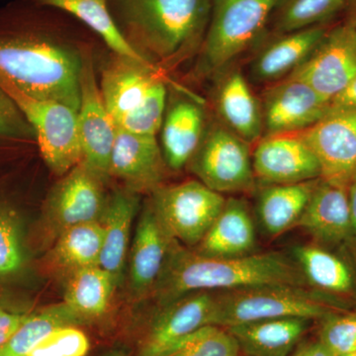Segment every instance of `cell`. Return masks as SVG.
<instances>
[{"label":"cell","mask_w":356,"mask_h":356,"mask_svg":"<svg viewBox=\"0 0 356 356\" xmlns=\"http://www.w3.org/2000/svg\"><path fill=\"white\" fill-rule=\"evenodd\" d=\"M37 9L24 2L0 10V86L77 111L83 44L58 34Z\"/></svg>","instance_id":"obj_1"},{"label":"cell","mask_w":356,"mask_h":356,"mask_svg":"<svg viewBox=\"0 0 356 356\" xmlns=\"http://www.w3.org/2000/svg\"><path fill=\"white\" fill-rule=\"evenodd\" d=\"M264 286L312 288L296 262L278 252L212 257L173 238L153 289L163 306L194 292H222Z\"/></svg>","instance_id":"obj_2"},{"label":"cell","mask_w":356,"mask_h":356,"mask_svg":"<svg viewBox=\"0 0 356 356\" xmlns=\"http://www.w3.org/2000/svg\"><path fill=\"white\" fill-rule=\"evenodd\" d=\"M211 7L212 0H109L115 22L131 46L149 62V57L170 67L200 50Z\"/></svg>","instance_id":"obj_3"},{"label":"cell","mask_w":356,"mask_h":356,"mask_svg":"<svg viewBox=\"0 0 356 356\" xmlns=\"http://www.w3.org/2000/svg\"><path fill=\"white\" fill-rule=\"evenodd\" d=\"M215 294L213 325L222 327L284 318L323 320L336 312L348 311L350 306L308 287H254Z\"/></svg>","instance_id":"obj_4"},{"label":"cell","mask_w":356,"mask_h":356,"mask_svg":"<svg viewBox=\"0 0 356 356\" xmlns=\"http://www.w3.org/2000/svg\"><path fill=\"white\" fill-rule=\"evenodd\" d=\"M281 1L212 0L198 72L207 76L228 67L261 36Z\"/></svg>","instance_id":"obj_5"},{"label":"cell","mask_w":356,"mask_h":356,"mask_svg":"<svg viewBox=\"0 0 356 356\" xmlns=\"http://www.w3.org/2000/svg\"><path fill=\"white\" fill-rule=\"evenodd\" d=\"M10 96L34 130L44 163L56 175H67L83 161L77 111L62 103L37 99L0 86Z\"/></svg>","instance_id":"obj_6"},{"label":"cell","mask_w":356,"mask_h":356,"mask_svg":"<svg viewBox=\"0 0 356 356\" xmlns=\"http://www.w3.org/2000/svg\"><path fill=\"white\" fill-rule=\"evenodd\" d=\"M154 210L173 238L196 247L216 220L226 199L199 180L161 185L152 192Z\"/></svg>","instance_id":"obj_7"},{"label":"cell","mask_w":356,"mask_h":356,"mask_svg":"<svg viewBox=\"0 0 356 356\" xmlns=\"http://www.w3.org/2000/svg\"><path fill=\"white\" fill-rule=\"evenodd\" d=\"M199 181L218 193H240L254 188L250 144L224 125L205 133L191 163Z\"/></svg>","instance_id":"obj_8"},{"label":"cell","mask_w":356,"mask_h":356,"mask_svg":"<svg viewBox=\"0 0 356 356\" xmlns=\"http://www.w3.org/2000/svg\"><path fill=\"white\" fill-rule=\"evenodd\" d=\"M92 50L83 44L81 72V99L77 109L83 161L103 180L110 177L109 165L116 125L111 118L96 81Z\"/></svg>","instance_id":"obj_9"},{"label":"cell","mask_w":356,"mask_h":356,"mask_svg":"<svg viewBox=\"0 0 356 356\" xmlns=\"http://www.w3.org/2000/svg\"><path fill=\"white\" fill-rule=\"evenodd\" d=\"M103 182L81 161L51 189L44 216L55 238L72 227L100 221L107 200Z\"/></svg>","instance_id":"obj_10"},{"label":"cell","mask_w":356,"mask_h":356,"mask_svg":"<svg viewBox=\"0 0 356 356\" xmlns=\"http://www.w3.org/2000/svg\"><path fill=\"white\" fill-rule=\"evenodd\" d=\"M161 307L143 341L139 356H170L194 332L214 325L216 294L191 293Z\"/></svg>","instance_id":"obj_11"},{"label":"cell","mask_w":356,"mask_h":356,"mask_svg":"<svg viewBox=\"0 0 356 356\" xmlns=\"http://www.w3.org/2000/svg\"><path fill=\"white\" fill-rule=\"evenodd\" d=\"M356 76V33L344 21L330 28L308 60L289 76L331 102Z\"/></svg>","instance_id":"obj_12"},{"label":"cell","mask_w":356,"mask_h":356,"mask_svg":"<svg viewBox=\"0 0 356 356\" xmlns=\"http://www.w3.org/2000/svg\"><path fill=\"white\" fill-rule=\"evenodd\" d=\"M296 135L317 156L322 179L350 186L356 177V110L327 115Z\"/></svg>","instance_id":"obj_13"},{"label":"cell","mask_w":356,"mask_h":356,"mask_svg":"<svg viewBox=\"0 0 356 356\" xmlns=\"http://www.w3.org/2000/svg\"><path fill=\"white\" fill-rule=\"evenodd\" d=\"M261 106L266 136L302 132L330 111L329 100L309 84L291 76L267 89Z\"/></svg>","instance_id":"obj_14"},{"label":"cell","mask_w":356,"mask_h":356,"mask_svg":"<svg viewBox=\"0 0 356 356\" xmlns=\"http://www.w3.org/2000/svg\"><path fill=\"white\" fill-rule=\"evenodd\" d=\"M252 156L255 179L266 185L299 184L322 177L317 156L296 134L266 136Z\"/></svg>","instance_id":"obj_15"},{"label":"cell","mask_w":356,"mask_h":356,"mask_svg":"<svg viewBox=\"0 0 356 356\" xmlns=\"http://www.w3.org/2000/svg\"><path fill=\"white\" fill-rule=\"evenodd\" d=\"M165 166L156 136L131 133L116 126L110 177L123 181L128 191L152 193L163 185Z\"/></svg>","instance_id":"obj_16"},{"label":"cell","mask_w":356,"mask_h":356,"mask_svg":"<svg viewBox=\"0 0 356 356\" xmlns=\"http://www.w3.org/2000/svg\"><path fill=\"white\" fill-rule=\"evenodd\" d=\"M159 76L156 65L114 54L102 70L103 102L115 125L139 110Z\"/></svg>","instance_id":"obj_17"},{"label":"cell","mask_w":356,"mask_h":356,"mask_svg":"<svg viewBox=\"0 0 356 356\" xmlns=\"http://www.w3.org/2000/svg\"><path fill=\"white\" fill-rule=\"evenodd\" d=\"M346 185L321 178L297 226L327 245H343L353 240L350 199Z\"/></svg>","instance_id":"obj_18"},{"label":"cell","mask_w":356,"mask_h":356,"mask_svg":"<svg viewBox=\"0 0 356 356\" xmlns=\"http://www.w3.org/2000/svg\"><path fill=\"white\" fill-rule=\"evenodd\" d=\"M172 240L147 201L136 229L130 255V285L138 296L153 291Z\"/></svg>","instance_id":"obj_19"},{"label":"cell","mask_w":356,"mask_h":356,"mask_svg":"<svg viewBox=\"0 0 356 356\" xmlns=\"http://www.w3.org/2000/svg\"><path fill=\"white\" fill-rule=\"evenodd\" d=\"M329 29V25L322 24L278 35L252 60V79L264 83L286 79L308 60Z\"/></svg>","instance_id":"obj_20"},{"label":"cell","mask_w":356,"mask_h":356,"mask_svg":"<svg viewBox=\"0 0 356 356\" xmlns=\"http://www.w3.org/2000/svg\"><path fill=\"white\" fill-rule=\"evenodd\" d=\"M161 130L166 166L181 170L191 163L205 135V114L200 103L177 98L166 110Z\"/></svg>","instance_id":"obj_21"},{"label":"cell","mask_w":356,"mask_h":356,"mask_svg":"<svg viewBox=\"0 0 356 356\" xmlns=\"http://www.w3.org/2000/svg\"><path fill=\"white\" fill-rule=\"evenodd\" d=\"M138 205L137 193L119 189L107 198L100 219L104 236L99 266L111 276L115 287L123 280L131 228Z\"/></svg>","instance_id":"obj_22"},{"label":"cell","mask_w":356,"mask_h":356,"mask_svg":"<svg viewBox=\"0 0 356 356\" xmlns=\"http://www.w3.org/2000/svg\"><path fill=\"white\" fill-rule=\"evenodd\" d=\"M216 107L225 127L248 144L261 140L264 130L261 103L242 72H229L220 83Z\"/></svg>","instance_id":"obj_23"},{"label":"cell","mask_w":356,"mask_h":356,"mask_svg":"<svg viewBox=\"0 0 356 356\" xmlns=\"http://www.w3.org/2000/svg\"><path fill=\"white\" fill-rule=\"evenodd\" d=\"M255 229L250 211L242 200L229 199L208 229L195 252L212 257H238L252 254Z\"/></svg>","instance_id":"obj_24"},{"label":"cell","mask_w":356,"mask_h":356,"mask_svg":"<svg viewBox=\"0 0 356 356\" xmlns=\"http://www.w3.org/2000/svg\"><path fill=\"white\" fill-rule=\"evenodd\" d=\"M310 318H284L225 327L248 356H289L311 324Z\"/></svg>","instance_id":"obj_25"},{"label":"cell","mask_w":356,"mask_h":356,"mask_svg":"<svg viewBox=\"0 0 356 356\" xmlns=\"http://www.w3.org/2000/svg\"><path fill=\"white\" fill-rule=\"evenodd\" d=\"M294 254L312 288L346 303L356 298V273L343 257L318 245H301Z\"/></svg>","instance_id":"obj_26"},{"label":"cell","mask_w":356,"mask_h":356,"mask_svg":"<svg viewBox=\"0 0 356 356\" xmlns=\"http://www.w3.org/2000/svg\"><path fill=\"white\" fill-rule=\"evenodd\" d=\"M33 6L57 9L95 33L114 54L139 62H151L143 57L122 34L109 8V0H23Z\"/></svg>","instance_id":"obj_27"},{"label":"cell","mask_w":356,"mask_h":356,"mask_svg":"<svg viewBox=\"0 0 356 356\" xmlns=\"http://www.w3.org/2000/svg\"><path fill=\"white\" fill-rule=\"evenodd\" d=\"M320 180L266 185L259 194L257 210L268 235H280L297 225Z\"/></svg>","instance_id":"obj_28"},{"label":"cell","mask_w":356,"mask_h":356,"mask_svg":"<svg viewBox=\"0 0 356 356\" xmlns=\"http://www.w3.org/2000/svg\"><path fill=\"white\" fill-rule=\"evenodd\" d=\"M103 232L102 222H91L65 229L56 238L51 252L55 266L67 274L99 266Z\"/></svg>","instance_id":"obj_29"},{"label":"cell","mask_w":356,"mask_h":356,"mask_svg":"<svg viewBox=\"0 0 356 356\" xmlns=\"http://www.w3.org/2000/svg\"><path fill=\"white\" fill-rule=\"evenodd\" d=\"M115 288L111 276L102 267L81 269L70 274L64 302L88 321L107 311Z\"/></svg>","instance_id":"obj_30"},{"label":"cell","mask_w":356,"mask_h":356,"mask_svg":"<svg viewBox=\"0 0 356 356\" xmlns=\"http://www.w3.org/2000/svg\"><path fill=\"white\" fill-rule=\"evenodd\" d=\"M86 322L65 303L47 307L28 315L8 343L0 348V356H28L51 332L62 327H76Z\"/></svg>","instance_id":"obj_31"},{"label":"cell","mask_w":356,"mask_h":356,"mask_svg":"<svg viewBox=\"0 0 356 356\" xmlns=\"http://www.w3.org/2000/svg\"><path fill=\"white\" fill-rule=\"evenodd\" d=\"M348 0H282L274 13L277 35L327 24Z\"/></svg>","instance_id":"obj_32"},{"label":"cell","mask_w":356,"mask_h":356,"mask_svg":"<svg viewBox=\"0 0 356 356\" xmlns=\"http://www.w3.org/2000/svg\"><path fill=\"white\" fill-rule=\"evenodd\" d=\"M24 261L19 217L13 208L0 202V277L17 273Z\"/></svg>","instance_id":"obj_33"},{"label":"cell","mask_w":356,"mask_h":356,"mask_svg":"<svg viewBox=\"0 0 356 356\" xmlns=\"http://www.w3.org/2000/svg\"><path fill=\"white\" fill-rule=\"evenodd\" d=\"M241 350L235 337L218 325H206L170 356H238Z\"/></svg>","instance_id":"obj_34"},{"label":"cell","mask_w":356,"mask_h":356,"mask_svg":"<svg viewBox=\"0 0 356 356\" xmlns=\"http://www.w3.org/2000/svg\"><path fill=\"white\" fill-rule=\"evenodd\" d=\"M165 107L166 86L161 79L152 88L144 105L116 126L131 133L156 136L163 124Z\"/></svg>","instance_id":"obj_35"},{"label":"cell","mask_w":356,"mask_h":356,"mask_svg":"<svg viewBox=\"0 0 356 356\" xmlns=\"http://www.w3.org/2000/svg\"><path fill=\"white\" fill-rule=\"evenodd\" d=\"M320 341L334 356L356 351V311H341L323 318Z\"/></svg>","instance_id":"obj_36"},{"label":"cell","mask_w":356,"mask_h":356,"mask_svg":"<svg viewBox=\"0 0 356 356\" xmlns=\"http://www.w3.org/2000/svg\"><path fill=\"white\" fill-rule=\"evenodd\" d=\"M89 341L76 327H62L44 337L28 356H86Z\"/></svg>","instance_id":"obj_37"},{"label":"cell","mask_w":356,"mask_h":356,"mask_svg":"<svg viewBox=\"0 0 356 356\" xmlns=\"http://www.w3.org/2000/svg\"><path fill=\"white\" fill-rule=\"evenodd\" d=\"M36 139L34 130L10 96L0 88V140Z\"/></svg>","instance_id":"obj_38"},{"label":"cell","mask_w":356,"mask_h":356,"mask_svg":"<svg viewBox=\"0 0 356 356\" xmlns=\"http://www.w3.org/2000/svg\"><path fill=\"white\" fill-rule=\"evenodd\" d=\"M27 317V314L8 311L0 306V348L8 343Z\"/></svg>","instance_id":"obj_39"},{"label":"cell","mask_w":356,"mask_h":356,"mask_svg":"<svg viewBox=\"0 0 356 356\" xmlns=\"http://www.w3.org/2000/svg\"><path fill=\"white\" fill-rule=\"evenodd\" d=\"M353 110H356V76L341 93L330 102L329 114Z\"/></svg>","instance_id":"obj_40"},{"label":"cell","mask_w":356,"mask_h":356,"mask_svg":"<svg viewBox=\"0 0 356 356\" xmlns=\"http://www.w3.org/2000/svg\"><path fill=\"white\" fill-rule=\"evenodd\" d=\"M289 356H334L320 341L300 346Z\"/></svg>","instance_id":"obj_41"},{"label":"cell","mask_w":356,"mask_h":356,"mask_svg":"<svg viewBox=\"0 0 356 356\" xmlns=\"http://www.w3.org/2000/svg\"><path fill=\"white\" fill-rule=\"evenodd\" d=\"M348 199H350L351 228H353V240L356 241V178L351 182L350 188H348Z\"/></svg>","instance_id":"obj_42"},{"label":"cell","mask_w":356,"mask_h":356,"mask_svg":"<svg viewBox=\"0 0 356 356\" xmlns=\"http://www.w3.org/2000/svg\"><path fill=\"white\" fill-rule=\"evenodd\" d=\"M346 7H348V16H346V22L356 33V0H348Z\"/></svg>","instance_id":"obj_43"},{"label":"cell","mask_w":356,"mask_h":356,"mask_svg":"<svg viewBox=\"0 0 356 356\" xmlns=\"http://www.w3.org/2000/svg\"><path fill=\"white\" fill-rule=\"evenodd\" d=\"M107 356H124V355H121V353H111V355H109Z\"/></svg>","instance_id":"obj_44"},{"label":"cell","mask_w":356,"mask_h":356,"mask_svg":"<svg viewBox=\"0 0 356 356\" xmlns=\"http://www.w3.org/2000/svg\"><path fill=\"white\" fill-rule=\"evenodd\" d=\"M341 356H356V351H355V353H348V355Z\"/></svg>","instance_id":"obj_45"},{"label":"cell","mask_w":356,"mask_h":356,"mask_svg":"<svg viewBox=\"0 0 356 356\" xmlns=\"http://www.w3.org/2000/svg\"><path fill=\"white\" fill-rule=\"evenodd\" d=\"M355 178H356V177H355Z\"/></svg>","instance_id":"obj_46"}]
</instances>
